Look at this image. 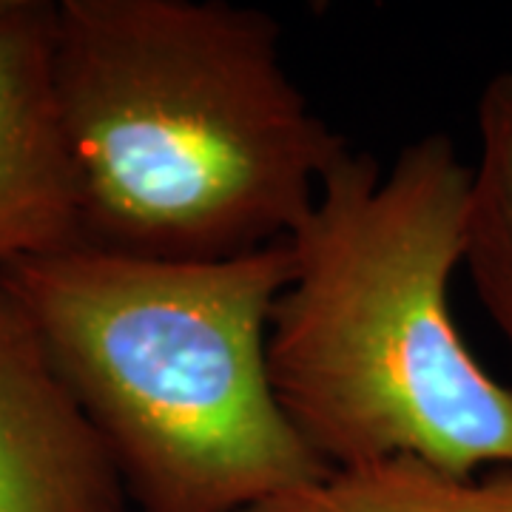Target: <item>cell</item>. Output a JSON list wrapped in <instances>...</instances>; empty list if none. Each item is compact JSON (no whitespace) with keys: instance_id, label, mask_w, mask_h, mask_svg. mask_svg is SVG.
Wrapping results in <instances>:
<instances>
[{"instance_id":"6da1fadb","label":"cell","mask_w":512,"mask_h":512,"mask_svg":"<svg viewBox=\"0 0 512 512\" xmlns=\"http://www.w3.org/2000/svg\"><path fill=\"white\" fill-rule=\"evenodd\" d=\"M282 23L231 0H60L52 83L83 242L222 262L285 242L353 151L296 86Z\"/></svg>"},{"instance_id":"7a4b0ae2","label":"cell","mask_w":512,"mask_h":512,"mask_svg":"<svg viewBox=\"0 0 512 512\" xmlns=\"http://www.w3.org/2000/svg\"><path fill=\"white\" fill-rule=\"evenodd\" d=\"M470 180L441 131L399 148L387 168L353 148L288 237L268 373L328 470L387 458L453 476L512 467V387L478 362L450 308Z\"/></svg>"},{"instance_id":"3957f363","label":"cell","mask_w":512,"mask_h":512,"mask_svg":"<svg viewBox=\"0 0 512 512\" xmlns=\"http://www.w3.org/2000/svg\"><path fill=\"white\" fill-rule=\"evenodd\" d=\"M137 512H248L330 473L268 373L288 239L222 262L77 242L0 271Z\"/></svg>"},{"instance_id":"277c9868","label":"cell","mask_w":512,"mask_h":512,"mask_svg":"<svg viewBox=\"0 0 512 512\" xmlns=\"http://www.w3.org/2000/svg\"><path fill=\"white\" fill-rule=\"evenodd\" d=\"M0 512H137L109 447L3 274Z\"/></svg>"},{"instance_id":"5b68a950","label":"cell","mask_w":512,"mask_h":512,"mask_svg":"<svg viewBox=\"0 0 512 512\" xmlns=\"http://www.w3.org/2000/svg\"><path fill=\"white\" fill-rule=\"evenodd\" d=\"M52 49L55 3L6 0L0 9V271L83 242Z\"/></svg>"},{"instance_id":"8992f818","label":"cell","mask_w":512,"mask_h":512,"mask_svg":"<svg viewBox=\"0 0 512 512\" xmlns=\"http://www.w3.org/2000/svg\"><path fill=\"white\" fill-rule=\"evenodd\" d=\"M248 512H512V467L453 476L416 458L330 470Z\"/></svg>"},{"instance_id":"52a82bcc","label":"cell","mask_w":512,"mask_h":512,"mask_svg":"<svg viewBox=\"0 0 512 512\" xmlns=\"http://www.w3.org/2000/svg\"><path fill=\"white\" fill-rule=\"evenodd\" d=\"M476 131L464 268L512 359V72L487 80Z\"/></svg>"},{"instance_id":"ba28073f","label":"cell","mask_w":512,"mask_h":512,"mask_svg":"<svg viewBox=\"0 0 512 512\" xmlns=\"http://www.w3.org/2000/svg\"><path fill=\"white\" fill-rule=\"evenodd\" d=\"M3 6H6V0H0V9H3Z\"/></svg>"}]
</instances>
